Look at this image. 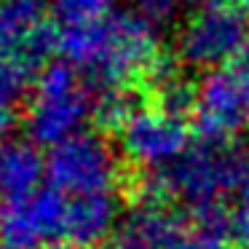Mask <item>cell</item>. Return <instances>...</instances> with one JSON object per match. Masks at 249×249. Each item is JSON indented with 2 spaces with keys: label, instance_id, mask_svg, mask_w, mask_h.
<instances>
[{
  "label": "cell",
  "instance_id": "ac0fdd59",
  "mask_svg": "<svg viewBox=\"0 0 249 249\" xmlns=\"http://www.w3.org/2000/svg\"><path fill=\"white\" fill-rule=\"evenodd\" d=\"M14 124H17V113H14V107H3V105H0V147L6 145Z\"/></svg>",
  "mask_w": 249,
  "mask_h": 249
},
{
  "label": "cell",
  "instance_id": "3957f363",
  "mask_svg": "<svg viewBox=\"0 0 249 249\" xmlns=\"http://www.w3.org/2000/svg\"><path fill=\"white\" fill-rule=\"evenodd\" d=\"M91 89L86 78L70 62H49L33 83L24 129L27 140L38 147H56L81 131L86 118H91Z\"/></svg>",
  "mask_w": 249,
  "mask_h": 249
},
{
  "label": "cell",
  "instance_id": "7c38bea8",
  "mask_svg": "<svg viewBox=\"0 0 249 249\" xmlns=\"http://www.w3.org/2000/svg\"><path fill=\"white\" fill-rule=\"evenodd\" d=\"M46 3L62 24H86L110 17L115 0H46Z\"/></svg>",
  "mask_w": 249,
  "mask_h": 249
},
{
  "label": "cell",
  "instance_id": "2e32d148",
  "mask_svg": "<svg viewBox=\"0 0 249 249\" xmlns=\"http://www.w3.org/2000/svg\"><path fill=\"white\" fill-rule=\"evenodd\" d=\"M174 249H236V247H233L231 241H225L222 236L198 231V228H190L188 236H185Z\"/></svg>",
  "mask_w": 249,
  "mask_h": 249
},
{
  "label": "cell",
  "instance_id": "7a4b0ae2",
  "mask_svg": "<svg viewBox=\"0 0 249 249\" xmlns=\"http://www.w3.org/2000/svg\"><path fill=\"white\" fill-rule=\"evenodd\" d=\"M169 198H179L198 209L228 204L236 193L249 188V147L238 140L198 137L177 163L161 169Z\"/></svg>",
  "mask_w": 249,
  "mask_h": 249
},
{
  "label": "cell",
  "instance_id": "44dd1931",
  "mask_svg": "<svg viewBox=\"0 0 249 249\" xmlns=\"http://www.w3.org/2000/svg\"><path fill=\"white\" fill-rule=\"evenodd\" d=\"M228 3H233V6H238V8H249V0H228Z\"/></svg>",
  "mask_w": 249,
  "mask_h": 249
},
{
  "label": "cell",
  "instance_id": "9a60e30c",
  "mask_svg": "<svg viewBox=\"0 0 249 249\" xmlns=\"http://www.w3.org/2000/svg\"><path fill=\"white\" fill-rule=\"evenodd\" d=\"M177 6L179 0H137V14L145 17L153 27H158V24H166L174 17Z\"/></svg>",
  "mask_w": 249,
  "mask_h": 249
},
{
  "label": "cell",
  "instance_id": "cb8c5ba5",
  "mask_svg": "<svg viewBox=\"0 0 249 249\" xmlns=\"http://www.w3.org/2000/svg\"><path fill=\"white\" fill-rule=\"evenodd\" d=\"M0 249H6V247H0Z\"/></svg>",
  "mask_w": 249,
  "mask_h": 249
},
{
  "label": "cell",
  "instance_id": "4fadbf2b",
  "mask_svg": "<svg viewBox=\"0 0 249 249\" xmlns=\"http://www.w3.org/2000/svg\"><path fill=\"white\" fill-rule=\"evenodd\" d=\"M222 236L236 249H249V188H244L225 204Z\"/></svg>",
  "mask_w": 249,
  "mask_h": 249
},
{
  "label": "cell",
  "instance_id": "e0dca14e",
  "mask_svg": "<svg viewBox=\"0 0 249 249\" xmlns=\"http://www.w3.org/2000/svg\"><path fill=\"white\" fill-rule=\"evenodd\" d=\"M110 249H163V247L156 241H150V238H145L142 233L131 231L129 225H124V231L113 238V247Z\"/></svg>",
  "mask_w": 249,
  "mask_h": 249
},
{
  "label": "cell",
  "instance_id": "5bb4252c",
  "mask_svg": "<svg viewBox=\"0 0 249 249\" xmlns=\"http://www.w3.org/2000/svg\"><path fill=\"white\" fill-rule=\"evenodd\" d=\"M35 78L38 75L11 65V62H0V105L3 107H14L27 94V89L35 83Z\"/></svg>",
  "mask_w": 249,
  "mask_h": 249
},
{
  "label": "cell",
  "instance_id": "7402d4cb",
  "mask_svg": "<svg viewBox=\"0 0 249 249\" xmlns=\"http://www.w3.org/2000/svg\"><path fill=\"white\" fill-rule=\"evenodd\" d=\"M3 209H6V206L0 204V225H3Z\"/></svg>",
  "mask_w": 249,
  "mask_h": 249
},
{
  "label": "cell",
  "instance_id": "d6986e66",
  "mask_svg": "<svg viewBox=\"0 0 249 249\" xmlns=\"http://www.w3.org/2000/svg\"><path fill=\"white\" fill-rule=\"evenodd\" d=\"M236 65L244 67V70L249 72V33H247V38H244V46H241V54H238Z\"/></svg>",
  "mask_w": 249,
  "mask_h": 249
},
{
  "label": "cell",
  "instance_id": "30bf717a",
  "mask_svg": "<svg viewBox=\"0 0 249 249\" xmlns=\"http://www.w3.org/2000/svg\"><path fill=\"white\" fill-rule=\"evenodd\" d=\"M121 214L118 190L115 193H97V196H67V225L65 241L75 247L91 249L102 244L113 233Z\"/></svg>",
  "mask_w": 249,
  "mask_h": 249
},
{
  "label": "cell",
  "instance_id": "9c48e42d",
  "mask_svg": "<svg viewBox=\"0 0 249 249\" xmlns=\"http://www.w3.org/2000/svg\"><path fill=\"white\" fill-rule=\"evenodd\" d=\"M65 225L67 196L46 185L27 198L6 204L0 241L6 249H49L65 241Z\"/></svg>",
  "mask_w": 249,
  "mask_h": 249
},
{
  "label": "cell",
  "instance_id": "8992f818",
  "mask_svg": "<svg viewBox=\"0 0 249 249\" xmlns=\"http://www.w3.org/2000/svg\"><path fill=\"white\" fill-rule=\"evenodd\" d=\"M46 0H0V62L38 75L59 51V30Z\"/></svg>",
  "mask_w": 249,
  "mask_h": 249
},
{
  "label": "cell",
  "instance_id": "603a6c76",
  "mask_svg": "<svg viewBox=\"0 0 249 249\" xmlns=\"http://www.w3.org/2000/svg\"><path fill=\"white\" fill-rule=\"evenodd\" d=\"M196 3H206V0H196Z\"/></svg>",
  "mask_w": 249,
  "mask_h": 249
},
{
  "label": "cell",
  "instance_id": "277c9868",
  "mask_svg": "<svg viewBox=\"0 0 249 249\" xmlns=\"http://www.w3.org/2000/svg\"><path fill=\"white\" fill-rule=\"evenodd\" d=\"M46 177L59 193L97 196L115 193L121 179V166L107 140L91 131H78L75 137L59 142L46 156Z\"/></svg>",
  "mask_w": 249,
  "mask_h": 249
},
{
  "label": "cell",
  "instance_id": "6da1fadb",
  "mask_svg": "<svg viewBox=\"0 0 249 249\" xmlns=\"http://www.w3.org/2000/svg\"><path fill=\"white\" fill-rule=\"evenodd\" d=\"M156 30L137 11L110 14L86 24H65L59 30V54L86 78L91 94L140 89L161 56Z\"/></svg>",
  "mask_w": 249,
  "mask_h": 249
},
{
  "label": "cell",
  "instance_id": "ba28073f",
  "mask_svg": "<svg viewBox=\"0 0 249 249\" xmlns=\"http://www.w3.org/2000/svg\"><path fill=\"white\" fill-rule=\"evenodd\" d=\"M247 33L244 8L228 0L206 3L179 35V54L196 67H225L238 59Z\"/></svg>",
  "mask_w": 249,
  "mask_h": 249
},
{
  "label": "cell",
  "instance_id": "5b68a950",
  "mask_svg": "<svg viewBox=\"0 0 249 249\" xmlns=\"http://www.w3.org/2000/svg\"><path fill=\"white\" fill-rule=\"evenodd\" d=\"M118 140L121 153L137 172L169 169L193 145L188 118L172 115L150 102H145L131 113V118L121 126Z\"/></svg>",
  "mask_w": 249,
  "mask_h": 249
},
{
  "label": "cell",
  "instance_id": "8fae6325",
  "mask_svg": "<svg viewBox=\"0 0 249 249\" xmlns=\"http://www.w3.org/2000/svg\"><path fill=\"white\" fill-rule=\"evenodd\" d=\"M46 177V158L30 140H14L0 147V201H19L40 190Z\"/></svg>",
  "mask_w": 249,
  "mask_h": 249
},
{
  "label": "cell",
  "instance_id": "ffe728a7",
  "mask_svg": "<svg viewBox=\"0 0 249 249\" xmlns=\"http://www.w3.org/2000/svg\"><path fill=\"white\" fill-rule=\"evenodd\" d=\"M49 249H83V247H75V244H67V241H62V244H54V247H49Z\"/></svg>",
  "mask_w": 249,
  "mask_h": 249
},
{
  "label": "cell",
  "instance_id": "52a82bcc",
  "mask_svg": "<svg viewBox=\"0 0 249 249\" xmlns=\"http://www.w3.org/2000/svg\"><path fill=\"white\" fill-rule=\"evenodd\" d=\"M196 131L206 140H236L249 126V72L238 65L209 70L196 86Z\"/></svg>",
  "mask_w": 249,
  "mask_h": 249
}]
</instances>
